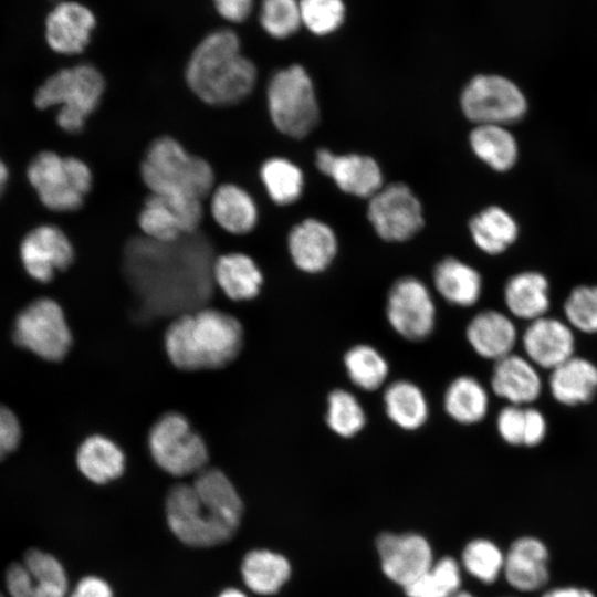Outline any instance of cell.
<instances>
[{
  "mask_svg": "<svg viewBox=\"0 0 597 597\" xmlns=\"http://www.w3.org/2000/svg\"><path fill=\"white\" fill-rule=\"evenodd\" d=\"M443 406L451 419L461 425L482 421L489 410V395L484 386L474 377L462 375L448 386Z\"/></svg>",
  "mask_w": 597,
  "mask_h": 597,
  "instance_id": "obj_31",
  "label": "cell"
},
{
  "mask_svg": "<svg viewBox=\"0 0 597 597\" xmlns=\"http://www.w3.org/2000/svg\"><path fill=\"white\" fill-rule=\"evenodd\" d=\"M191 92L211 106L234 105L254 88L258 72L241 53V42L230 29L208 33L195 48L185 70Z\"/></svg>",
  "mask_w": 597,
  "mask_h": 597,
  "instance_id": "obj_3",
  "label": "cell"
},
{
  "mask_svg": "<svg viewBox=\"0 0 597 597\" xmlns=\"http://www.w3.org/2000/svg\"><path fill=\"white\" fill-rule=\"evenodd\" d=\"M148 446L156 464L171 475L199 473L208 461L205 441L177 412L166 413L155 422Z\"/></svg>",
  "mask_w": 597,
  "mask_h": 597,
  "instance_id": "obj_9",
  "label": "cell"
},
{
  "mask_svg": "<svg viewBox=\"0 0 597 597\" xmlns=\"http://www.w3.org/2000/svg\"><path fill=\"white\" fill-rule=\"evenodd\" d=\"M469 143L474 155L496 171L509 170L517 159V143L503 125H475Z\"/></svg>",
  "mask_w": 597,
  "mask_h": 597,
  "instance_id": "obj_33",
  "label": "cell"
},
{
  "mask_svg": "<svg viewBox=\"0 0 597 597\" xmlns=\"http://www.w3.org/2000/svg\"><path fill=\"white\" fill-rule=\"evenodd\" d=\"M386 316L401 337L427 338L436 325V305L427 285L413 276L397 280L388 292Z\"/></svg>",
  "mask_w": 597,
  "mask_h": 597,
  "instance_id": "obj_13",
  "label": "cell"
},
{
  "mask_svg": "<svg viewBox=\"0 0 597 597\" xmlns=\"http://www.w3.org/2000/svg\"><path fill=\"white\" fill-rule=\"evenodd\" d=\"M105 80L97 67L81 63L49 76L34 94L39 109L60 106L56 124L69 134L83 130L88 116L98 107Z\"/></svg>",
  "mask_w": 597,
  "mask_h": 597,
  "instance_id": "obj_6",
  "label": "cell"
},
{
  "mask_svg": "<svg viewBox=\"0 0 597 597\" xmlns=\"http://www.w3.org/2000/svg\"><path fill=\"white\" fill-rule=\"evenodd\" d=\"M521 342L525 357L544 369L552 370L575 355L574 329L546 315L528 323Z\"/></svg>",
  "mask_w": 597,
  "mask_h": 597,
  "instance_id": "obj_20",
  "label": "cell"
},
{
  "mask_svg": "<svg viewBox=\"0 0 597 597\" xmlns=\"http://www.w3.org/2000/svg\"><path fill=\"white\" fill-rule=\"evenodd\" d=\"M95 25V15L86 6L76 1H61L45 18V41L55 53L78 54L90 43Z\"/></svg>",
  "mask_w": 597,
  "mask_h": 597,
  "instance_id": "obj_18",
  "label": "cell"
},
{
  "mask_svg": "<svg viewBox=\"0 0 597 597\" xmlns=\"http://www.w3.org/2000/svg\"><path fill=\"white\" fill-rule=\"evenodd\" d=\"M475 245L488 254H500L517 238L519 228L513 217L501 207L491 206L473 216L469 222Z\"/></svg>",
  "mask_w": 597,
  "mask_h": 597,
  "instance_id": "obj_30",
  "label": "cell"
},
{
  "mask_svg": "<svg viewBox=\"0 0 597 597\" xmlns=\"http://www.w3.org/2000/svg\"><path fill=\"white\" fill-rule=\"evenodd\" d=\"M302 24L315 35L332 34L345 19L343 0H300Z\"/></svg>",
  "mask_w": 597,
  "mask_h": 597,
  "instance_id": "obj_41",
  "label": "cell"
},
{
  "mask_svg": "<svg viewBox=\"0 0 597 597\" xmlns=\"http://www.w3.org/2000/svg\"><path fill=\"white\" fill-rule=\"evenodd\" d=\"M21 427L15 415L0 405V459L12 452L19 444Z\"/></svg>",
  "mask_w": 597,
  "mask_h": 597,
  "instance_id": "obj_45",
  "label": "cell"
},
{
  "mask_svg": "<svg viewBox=\"0 0 597 597\" xmlns=\"http://www.w3.org/2000/svg\"><path fill=\"white\" fill-rule=\"evenodd\" d=\"M344 366L349 380L367 391L381 387L389 373L386 358L367 344L350 347L344 356Z\"/></svg>",
  "mask_w": 597,
  "mask_h": 597,
  "instance_id": "obj_36",
  "label": "cell"
},
{
  "mask_svg": "<svg viewBox=\"0 0 597 597\" xmlns=\"http://www.w3.org/2000/svg\"><path fill=\"white\" fill-rule=\"evenodd\" d=\"M69 597H113V593L104 579L87 576L76 584Z\"/></svg>",
  "mask_w": 597,
  "mask_h": 597,
  "instance_id": "obj_49",
  "label": "cell"
},
{
  "mask_svg": "<svg viewBox=\"0 0 597 597\" xmlns=\"http://www.w3.org/2000/svg\"><path fill=\"white\" fill-rule=\"evenodd\" d=\"M315 165L347 195L369 199L384 186L380 166L367 155L335 154L322 148L316 151Z\"/></svg>",
  "mask_w": 597,
  "mask_h": 597,
  "instance_id": "obj_16",
  "label": "cell"
},
{
  "mask_svg": "<svg viewBox=\"0 0 597 597\" xmlns=\"http://www.w3.org/2000/svg\"><path fill=\"white\" fill-rule=\"evenodd\" d=\"M548 388L553 398L574 407L589 402L597 392V366L587 358L572 356L551 370Z\"/></svg>",
  "mask_w": 597,
  "mask_h": 597,
  "instance_id": "obj_23",
  "label": "cell"
},
{
  "mask_svg": "<svg viewBox=\"0 0 597 597\" xmlns=\"http://www.w3.org/2000/svg\"><path fill=\"white\" fill-rule=\"evenodd\" d=\"M212 279L233 301L255 297L263 283L262 272L255 261L241 252L222 254L216 259L212 263Z\"/></svg>",
  "mask_w": 597,
  "mask_h": 597,
  "instance_id": "obj_26",
  "label": "cell"
},
{
  "mask_svg": "<svg viewBox=\"0 0 597 597\" xmlns=\"http://www.w3.org/2000/svg\"><path fill=\"white\" fill-rule=\"evenodd\" d=\"M13 338L19 346L53 362L62 359L72 343L61 306L48 297L35 300L18 315Z\"/></svg>",
  "mask_w": 597,
  "mask_h": 597,
  "instance_id": "obj_11",
  "label": "cell"
},
{
  "mask_svg": "<svg viewBox=\"0 0 597 597\" xmlns=\"http://www.w3.org/2000/svg\"><path fill=\"white\" fill-rule=\"evenodd\" d=\"M140 177L151 193L200 200L214 184L210 164L188 153L170 136H160L149 144L140 163Z\"/></svg>",
  "mask_w": 597,
  "mask_h": 597,
  "instance_id": "obj_5",
  "label": "cell"
},
{
  "mask_svg": "<svg viewBox=\"0 0 597 597\" xmlns=\"http://www.w3.org/2000/svg\"><path fill=\"white\" fill-rule=\"evenodd\" d=\"M0 597H3V595L0 593Z\"/></svg>",
  "mask_w": 597,
  "mask_h": 597,
  "instance_id": "obj_54",
  "label": "cell"
},
{
  "mask_svg": "<svg viewBox=\"0 0 597 597\" xmlns=\"http://www.w3.org/2000/svg\"><path fill=\"white\" fill-rule=\"evenodd\" d=\"M388 418L404 430H417L429 416V406L423 391L409 380L391 383L384 394Z\"/></svg>",
  "mask_w": 597,
  "mask_h": 597,
  "instance_id": "obj_32",
  "label": "cell"
},
{
  "mask_svg": "<svg viewBox=\"0 0 597 597\" xmlns=\"http://www.w3.org/2000/svg\"><path fill=\"white\" fill-rule=\"evenodd\" d=\"M260 178L270 199L277 206L296 202L304 190L302 169L284 157H271L260 168Z\"/></svg>",
  "mask_w": 597,
  "mask_h": 597,
  "instance_id": "obj_35",
  "label": "cell"
},
{
  "mask_svg": "<svg viewBox=\"0 0 597 597\" xmlns=\"http://www.w3.org/2000/svg\"><path fill=\"white\" fill-rule=\"evenodd\" d=\"M242 341L243 331L235 317L200 307L174 320L165 334V348L180 369H212L232 362Z\"/></svg>",
  "mask_w": 597,
  "mask_h": 597,
  "instance_id": "obj_4",
  "label": "cell"
},
{
  "mask_svg": "<svg viewBox=\"0 0 597 597\" xmlns=\"http://www.w3.org/2000/svg\"><path fill=\"white\" fill-rule=\"evenodd\" d=\"M6 587L10 597H34V585L23 563H12L6 572Z\"/></svg>",
  "mask_w": 597,
  "mask_h": 597,
  "instance_id": "obj_46",
  "label": "cell"
},
{
  "mask_svg": "<svg viewBox=\"0 0 597 597\" xmlns=\"http://www.w3.org/2000/svg\"><path fill=\"white\" fill-rule=\"evenodd\" d=\"M9 171L4 163L0 159V184L6 185L8 181Z\"/></svg>",
  "mask_w": 597,
  "mask_h": 597,
  "instance_id": "obj_52",
  "label": "cell"
},
{
  "mask_svg": "<svg viewBox=\"0 0 597 597\" xmlns=\"http://www.w3.org/2000/svg\"><path fill=\"white\" fill-rule=\"evenodd\" d=\"M217 12L227 21L240 23L252 12L253 0H212Z\"/></svg>",
  "mask_w": 597,
  "mask_h": 597,
  "instance_id": "obj_48",
  "label": "cell"
},
{
  "mask_svg": "<svg viewBox=\"0 0 597 597\" xmlns=\"http://www.w3.org/2000/svg\"><path fill=\"white\" fill-rule=\"evenodd\" d=\"M22 563L32 576L34 597H66L67 575L55 556L31 548L24 554Z\"/></svg>",
  "mask_w": 597,
  "mask_h": 597,
  "instance_id": "obj_37",
  "label": "cell"
},
{
  "mask_svg": "<svg viewBox=\"0 0 597 597\" xmlns=\"http://www.w3.org/2000/svg\"><path fill=\"white\" fill-rule=\"evenodd\" d=\"M547 422L543 412L534 407H525V431L523 446L536 447L545 439Z\"/></svg>",
  "mask_w": 597,
  "mask_h": 597,
  "instance_id": "obj_47",
  "label": "cell"
},
{
  "mask_svg": "<svg viewBox=\"0 0 597 597\" xmlns=\"http://www.w3.org/2000/svg\"><path fill=\"white\" fill-rule=\"evenodd\" d=\"M210 212L220 228L237 235L251 232L259 218L252 196L234 184L220 185L212 191Z\"/></svg>",
  "mask_w": 597,
  "mask_h": 597,
  "instance_id": "obj_25",
  "label": "cell"
},
{
  "mask_svg": "<svg viewBox=\"0 0 597 597\" xmlns=\"http://www.w3.org/2000/svg\"><path fill=\"white\" fill-rule=\"evenodd\" d=\"M491 387L495 396L511 405L525 406L542 394V378L536 366L526 357L510 354L495 362Z\"/></svg>",
  "mask_w": 597,
  "mask_h": 597,
  "instance_id": "obj_21",
  "label": "cell"
},
{
  "mask_svg": "<svg viewBox=\"0 0 597 597\" xmlns=\"http://www.w3.org/2000/svg\"><path fill=\"white\" fill-rule=\"evenodd\" d=\"M543 597H595L590 591L579 588H558L543 595Z\"/></svg>",
  "mask_w": 597,
  "mask_h": 597,
  "instance_id": "obj_50",
  "label": "cell"
},
{
  "mask_svg": "<svg viewBox=\"0 0 597 597\" xmlns=\"http://www.w3.org/2000/svg\"><path fill=\"white\" fill-rule=\"evenodd\" d=\"M266 104L274 127L292 138L307 136L320 121L313 81L300 64L280 69L271 76Z\"/></svg>",
  "mask_w": 597,
  "mask_h": 597,
  "instance_id": "obj_7",
  "label": "cell"
},
{
  "mask_svg": "<svg viewBox=\"0 0 597 597\" xmlns=\"http://www.w3.org/2000/svg\"><path fill=\"white\" fill-rule=\"evenodd\" d=\"M496 429L504 442L510 446H523L525 431V407L509 404L496 417Z\"/></svg>",
  "mask_w": 597,
  "mask_h": 597,
  "instance_id": "obj_44",
  "label": "cell"
},
{
  "mask_svg": "<svg viewBox=\"0 0 597 597\" xmlns=\"http://www.w3.org/2000/svg\"><path fill=\"white\" fill-rule=\"evenodd\" d=\"M81 473L90 481L104 484L122 475L125 457L121 448L103 436L85 439L76 453Z\"/></svg>",
  "mask_w": 597,
  "mask_h": 597,
  "instance_id": "obj_29",
  "label": "cell"
},
{
  "mask_svg": "<svg viewBox=\"0 0 597 597\" xmlns=\"http://www.w3.org/2000/svg\"><path fill=\"white\" fill-rule=\"evenodd\" d=\"M259 21L262 29L274 39L292 36L302 25L300 0H262Z\"/></svg>",
  "mask_w": 597,
  "mask_h": 597,
  "instance_id": "obj_40",
  "label": "cell"
},
{
  "mask_svg": "<svg viewBox=\"0 0 597 597\" xmlns=\"http://www.w3.org/2000/svg\"><path fill=\"white\" fill-rule=\"evenodd\" d=\"M547 551L532 537L515 541L504 558L507 583L519 590L531 591L545 585L548 578Z\"/></svg>",
  "mask_w": 597,
  "mask_h": 597,
  "instance_id": "obj_24",
  "label": "cell"
},
{
  "mask_svg": "<svg viewBox=\"0 0 597 597\" xmlns=\"http://www.w3.org/2000/svg\"><path fill=\"white\" fill-rule=\"evenodd\" d=\"M451 597H474L472 596L471 594L467 593V591H457L454 595H452Z\"/></svg>",
  "mask_w": 597,
  "mask_h": 597,
  "instance_id": "obj_53",
  "label": "cell"
},
{
  "mask_svg": "<svg viewBox=\"0 0 597 597\" xmlns=\"http://www.w3.org/2000/svg\"><path fill=\"white\" fill-rule=\"evenodd\" d=\"M27 177L43 206L56 212L80 209L93 184V175L86 163L50 150L41 151L31 159Z\"/></svg>",
  "mask_w": 597,
  "mask_h": 597,
  "instance_id": "obj_8",
  "label": "cell"
},
{
  "mask_svg": "<svg viewBox=\"0 0 597 597\" xmlns=\"http://www.w3.org/2000/svg\"><path fill=\"white\" fill-rule=\"evenodd\" d=\"M548 291V281L542 273L525 271L507 280L504 302L513 316L532 322L546 315L551 305Z\"/></svg>",
  "mask_w": 597,
  "mask_h": 597,
  "instance_id": "obj_27",
  "label": "cell"
},
{
  "mask_svg": "<svg viewBox=\"0 0 597 597\" xmlns=\"http://www.w3.org/2000/svg\"><path fill=\"white\" fill-rule=\"evenodd\" d=\"M202 217L200 199L150 193L138 213L137 222L149 240L172 243L182 234L196 231Z\"/></svg>",
  "mask_w": 597,
  "mask_h": 597,
  "instance_id": "obj_14",
  "label": "cell"
},
{
  "mask_svg": "<svg viewBox=\"0 0 597 597\" xmlns=\"http://www.w3.org/2000/svg\"><path fill=\"white\" fill-rule=\"evenodd\" d=\"M287 249L297 269L316 274L325 271L334 261L338 240L329 224L316 218H306L290 230Z\"/></svg>",
  "mask_w": 597,
  "mask_h": 597,
  "instance_id": "obj_19",
  "label": "cell"
},
{
  "mask_svg": "<svg viewBox=\"0 0 597 597\" xmlns=\"http://www.w3.org/2000/svg\"><path fill=\"white\" fill-rule=\"evenodd\" d=\"M465 569L483 583H493L504 566V557L499 547L486 540L470 542L462 554Z\"/></svg>",
  "mask_w": 597,
  "mask_h": 597,
  "instance_id": "obj_43",
  "label": "cell"
},
{
  "mask_svg": "<svg viewBox=\"0 0 597 597\" xmlns=\"http://www.w3.org/2000/svg\"><path fill=\"white\" fill-rule=\"evenodd\" d=\"M243 504L234 485L218 469H203L192 484L174 486L166 500L167 523L186 545L211 547L231 540Z\"/></svg>",
  "mask_w": 597,
  "mask_h": 597,
  "instance_id": "obj_1",
  "label": "cell"
},
{
  "mask_svg": "<svg viewBox=\"0 0 597 597\" xmlns=\"http://www.w3.org/2000/svg\"><path fill=\"white\" fill-rule=\"evenodd\" d=\"M367 218L376 234L385 241L404 242L423 227L419 198L402 182L384 185L368 199Z\"/></svg>",
  "mask_w": 597,
  "mask_h": 597,
  "instance_id": "obj_12",
  "label": "cell"
},
{
  "mask_svg": "<svg viewBox=\"0 0 597 597\" xmlns=\"http://www.w3.org/2000/svg\"><path fill=\"white\" fill-rule=\"evenodd\" d=\"M463 115L475 125H503L519 121L526 112L521 90L501 75L472 77L460 95Z\"/></svg>",
  "mask_w": 597,
  "mask_h": 597,
  "instance_id": "obj_10",
  "label": "cell"
},
{
  "mask_svg": "<svg viewBox=\"0 0 597 597\" xmlns=\"http://www.w3.org/2000/svg\"><path fill=\"white\" fill-rule=\"evenodd\" d=\"M377 549L385 575L404 587L432 565L430 545L418 534L384 533L377 538Z\"/></svg>",
  "mask_w": 597,
  "mask_h": 597,
  "instance_id": "obj_17",
  "label": "cell"
},
{
  "mask_svg": "<svg viewBox=\"0 0 597 597\" xmlns=\"http://www.w3.org/2000/svg\"><path fill=\"white\" fill-rule=\"evenodd\" d=\"M461 585L460 568L451 557H443L405 587L408 597H451Z\"/></svg>",
  "mask_w": 597,
  "mask_h": 597,
  "instance_id": "obj_38",
  "label": "cell"
},
{
  "mask_svg": "<svg viewBox=\"0 0 597 597\" xmlns=\"http://www.w3.org/2000/svg\"><path fill=\"white\" fill-rule=\"evenodd\" d=\"M218 597H247L241 590L235 588L224 589Z\"/></svg>",
  "mask_w": 597,
  "mask_h": 597,
  "instance_id": "obj_51",
  "label": "cell"
},
{
  "mask_svg": "<svg viewBox=\"0 0 597 597\" xmlns=\"http://www.w3.org/2000/svg\"><path fill=\"white\" fill-rule=\"evenodd\" d=\"M465 336L480 357L496 362L513 353L517 342V329L504 313L485 310L469 322Z\"/></svg>",
  "mask_w": 597,
  "mask_h": 597,
  "instance_id": "obj_22",
  "label": "cell"
},
{
  "mask_svg": "<svg viewBox=\"0 0 597 597\" xmlns=\"http://www.w3.org/2000/svg\"><path fill=\"white\" fill-rule=\"evenodd\" d=\"M127 276L143 318L175 315L203 307L212 291V264L143 253L127 258Z\"/></svg>",
  "mask_w": 597,
  "mask_h": 597,
  "instance_id": "obj_2",
  "label": "cell"
},
{
  "mask_svg": "<svg viewBox=\"0 0 597 597\" xmlns=\"http://www.w3.org/2000/svg\"><path fill=\"white\" fill-rule=\"evenodd\" d=\"M241 573L251 590L260 595H272L289 579L291 567L282 555L266 549H255L243 558Z\"/></svg>",
  "mask_w": 597,
  "mask_h": 597,
  "instance_id": "obj_34",
  "label": "cell"
},
{
  "mask_svg": "<svg viewBox=\"0 0 597 597\" xmlns=\"http://www.w3.org/2000/svg\"><path fill=\"white\" fill-rule=\"evenodd\" d=\"M433 284L443 300L452 305L469 307L482 294V277L468 263L452 256L441 260L433 271Z\"/></svg>",
  "mask_w": 597,
  "mask_h": 597,
  "instance_id": "obj_28",
  "label": "cell"
},
{
  "mask_svg": "<svg viewBox=\"0 0 597 597\" xmlns=\"http://www.w3.org/2000/svg\"><path fill=\"white\" fill-rule=\"evenodd\" d=\"M24 270L34 280L46 283L56 271L65 270L74 260V248L56 226L42 224L25 234L20 244Z\"/></svg>",
  "mask_w": 597,
  "mask_h": 597,
  "instance_id": "obj_15",
  "label": "cell"
},
{
  "mask_svg": "<svg viewBox=\"0 0 597 597\" xmlns=\"http://www.w3.org/2000/svg\"><path fill=\"white\" fill-rule=\"evenodd\" d=\"M566 323L585 334H597V286L579 285L564 303Z\"/></svg>",
  "mask_w": 597,
  "mask_h": 597,
  "instance_id": "obj_42",
  "label": "cell"
},
{
  "mask_svg": "<svg viewBox=\"0 0 597 597\" xmlns=\"http://www.w3.org/2000/svg\"><path fill=\"white\" fill-rule=\"evenodd\" d=\"M326 423L337 436L350 438L364 428L366 415L352 392L335 389L327 397Z\"/></svg>",
  "mask_w": 597,
  "mask_h": 597,
  "instance_id": "obj_39",
  "label": "cell"
}]
</instances>
